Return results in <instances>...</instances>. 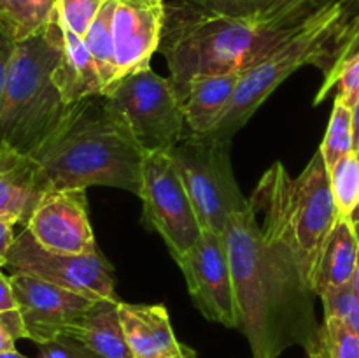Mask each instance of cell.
Segmentation results:
<instances>
[{
  "mask_svg": "<svg viewBox=\"0 0 359 358\" xmlns=\"http://www.w3.org/2000/svg\"><path fill=\"white\" fill-rule=\"evenodd\" d=\"M23 228L49 251L98 253L88 216L86 190H48Z\"/></svg>",
  "mask_w": 359,
  "mask_h": 358,
  "instance_id": "obj_13",
  "label": "cell"
},
{
  "mask_svg": "<svg viewBox=\"0 0 359 358\" xmlns=\"http://www.w3.org/2000/svg\"><path fill=\"white\" fill-rule=\"evenodd\" d=\"M11 272H25L93 300H119L114 270L100 251L95 255H69L42 248L27 228L16 235L6 262Z\"/></svg>",
  "mask_w": 359,
  "mask_h": 358,
  "instance_id": "obj_10",
  "label": "cell"
},
{
  "mask_svg": "<svg viewBox=\"0 0 359 358\" xmlns=\"http://www.w3.org/2000/svg\"><path fill=\"white\" fill-rule=\"evenodd\" d=\"M354 225V232H356V237H358V242H359V223H353Z\"/></svg>",
  "mask_w": 359,
  "mask_h": 358,
  "instance_id": "obj_44",
  "label": "cell"
},
{
  "mask_svg": "<svg viewBox=\"0 0 359 358\" xmlns=\"http://www.w3.org/2000/svg\"><path fill=\"white\" fill-rule=\"evenodd\" d=\"M14 153H16V151H14L13 147L7 146V144H4V142H0V168L6 165V161L9 160Z\"/></svg>",
  "mask_w": 359,
  "mask_h": 358,
  "instance_id": "obj_39",
  "label": "cell"
},
{
  "mask_svg": "<svg viewBox=\"0 0 359 358\" xmlns=\"http://www.w3.org/2000/svg\"><path fill=\"white\" fill-rule=\"evenodd\" d=\"M0 358H27V357L21 354L18 350H13V351H0Z\"/></svg>",
  "mask_w": 359,
  "mask_h": 358,
  "instance_id": "obj_41",
  "label": "cell"
},
{
  "mask_svg": "<svg viewBox=\"0 0 359 358\" xmlns=\"http://www.w3.org/2000/svg\"><path fill=\"white\" fill-rule=\"evenodd\" d=\"M14 48H16V42H14L13 39L7 37V35L0 30V109H2L4 97H6V86L7 79H9Z\"/></svg>",
  "mask_w": 359,
  "mask_h": 358,
  "instance_id": "obj_32",
  "label": "cell"
},
{
  "mask_svg": "<svg viewBox=\"0 0 359 358\" xmlns=\"http://www.w3.org/2000/svg\"><path fill=\"white\" fill-rule=\"evenodd\" d=\"M13 311H20L16 293H14L13 283H11V276H6L0 269V312Z\"/></svg>",
  "mask_w": 359,
  "mask_h": 358,
  "instance_id": "obj_35",
  "label": "cell"
},
{
  "mask_svg": "<svg viewBox=\"0 0 359 358\" xmlns=\"http://www.w3.org/2000/svg\"><path fill=\"white\" fill-rule=\"evenodd\" d=\"M48 190L37 161L16 151L0 168V218L25 227Z\"/></svg>",
  "mask_w": 359,
  "mask_h": 358,
  "instance_id": "obj_17",
  "label": "cell"
},
{
  "mask_svg": "<svg viewBox=\"0 0 359 358\" xmlns=\"http://www.w3.org/2000/svg\"><path fill=\"white\" fill-rule=\"evenodd\" d=\"M105 97L144 153H167L184 139V109L170 77L153 69L140 70Z\"/></svg>",
  "mask_w": 359,
  "mask_h": 358,
  "instance_id": "obj_8",
  "label": "cell"
},
{
  "mask_svg": "<svg viewBox=\"0 0 359 358\" xmlns=\"http://www.w3.org/2000/svg\"><path fill=\"white\" fill-rule=\"evenodd\" d=\"M333 93H335L337 100L344 102L351 109L356 105L359 100V56L342 67V70L337 76Z\"/></svg>",
  "mask_w": 359,
  "mask_h": 358,
  "instance_id": "obj_30",
  "label": "cell"
},
{
  "mask_svg": "<svg viewBox=\"0 0 359 358\" xmlns=\"http://www.w3.org/2000/svg\"><path fill=\"white\" fill-rule=\"evenodd\" d=\"M177 265L184 274L195 307L209 321L237 329L233 274L224 235L202 232Z\"/></svg>",
  "mask_w": 359,
  "mask_h": 358,
  "instance_id": "obj_11",
  "label": "cell"
},
{
  "mask_svg": "<svg viewBox=\"0 0 359 358\" xmlns=\"http://www.w3.org/2000/svg\"><path fill=\"white\" fill-rule=\"evenodd\" d=\"M356 56H359V39H358L356 42H354L353 46H351L349 51H347L346 55H344V58L340 60L339 67H337L335 72L332 74V77H330V79H326V81H323L321 88H319L318 95H316V98H314V105H319V104H323V102H325V100H328L330 95L333 93V86H335L337 76H339V72H340V70H342V67L346 65L347 62H351V60H353V58H356Z\"/></svg>",
  "mask_w": 359,
  "mask_h": 358,
  "instance_id": "obj_33",
  "label": "cell"
},
{
  "mask_svg": "<svg viewBox=\"0 0 359 358\" xmlns=\"http://www.w3.org/2000/svg\"><path fill=\"white\" fill-rule=\"evenodd\" d=\"M354 150V128H353V109L344 102H333V111L330 116L328 130L323 139L319 151L330 168L337 164L342 157Z\"/></svg>",
  "mask_w": 359,
  "mask_h": 358,
  "instance_id": "obj_26",
  "label": "cell"
},
{
  "mask_svg": "<svg viewBox=\"0 0 359 358\" xmlns=\"http://www.w3.org/2000/svg\"><path fill=\"white\" fill-rule=\"evenodd\" d=\"M353 286H354V291H356V295L359 297V255H358V265H356V272H354Z\"/></svg>",
  "mask_w": 359,
  "mask_h": 358,
  "instance_id": "obj_42",
  "label": "cell"
},
{
  "mask_svg": "<svg viewBox=\"0 0 359 358\" xmlns=\"http://www.w3.org/2000/svg\"><path fill=\"white\" fill-rule=\"evenodd\" d=\"M53 83L62 95L63 102L69 105L84 98L104 95V81L86 42L65 27L62 56L53 70Z\"/></svg>",
  "mask_w": 359,
  "mask_h": 358,
  "instance_id": "obj_18",
  "label": "cell"
},
{
  "mask_svg": "<svg viewBox=\"0 0 359 358\" xmlns=\"http://www.w3.org/2000/svg\"><path fill=\"white\" fill-rule=\"evenodd\" d=\"M41 357L39 358H72L69 346H67L65 337H60V339L53 340V343L41 344V351H39Z\"/></svg>",
  "mask_w": 359,
  "mask_h": 358,
  "instance_id": "obj_36",
  "label": "cell"
},
{
  "mask_svg": "<svg viewBox=\"0 0 359 358\" xmlns=\"http://www.w3.org/2000/svg\"><path fill=\"white\" fill-rule=\"evenodd\" d=\"M55 16V0H0V30L16 44L42 34Z\"/></svg>",
  "mask_w": 359,
  "mask_h": 358,
  "instance_id": "obj_21",
  "label": "cell"
},
{
  "mask_svg": "<svg viewBox=\"0 0 359 358\" xmlns=\"http://www.w3.org/2000/svg\"><path fill=\"white\" fill-rule=\"evenodd\" d=\"M224 241L237 300V329L252 358H279L293 346L305 347L321 323L316 291L293 263L263 239L251 204L228 218Z\"/></svg>",
  "mask_w": 359,
  "mask_h": 358,
  "instance_id": "obj_1",
  "label": "cell"
},
{
  "mask_svg": "<svg viewBox=\"0 0 359 358\" xmlns=\"http://www.w3.org/2000/svg\"><path fill=\"white\" fill-rule=\"evenodd\" d=\"M119 319L133 358H196L175 337L168 311L161 304H130L119 300Z\"/></svg>",
  "mask_w": 359,
  "mask_h": 358,
  "instance_id": "obj_15",
  "label": "cell"
},
{
  "mask_svg": "<svg viewBox=\"0 0 359 358\" xmlns=\"http://www.w3.org/2000/svg\"><path fill=\"white\" fill-rule=\"evenodd\" d=\"M312 2H314V6L318 7V9H321V7L337 6V4H340L342 0H312Z\"/></svg>",
  "mask_w": 359,
  "mask_h": 358,
  "instance_id": "obj_40",
  "label": "cell"
},
{
  "mask_svg": "<svg viewBox=\"0 0 359 358\" xmlns=\"http://www.w3.org/2000/svg\"><path fill=\"white\" fill-rule=\"evenodd\" d=\"M107 0H55V9L65 28L84 37Z\"/></svg>",
  "mask_w": 359,
  "mask_h": 358,
  "instance_id": "obj_28",
  "label": "cell"
},
{
  "mask_svg": "<svg viewBox=\"0 0 359 358\" xmlns=\"http://www.w3.org/2000/svg\"><path fill=\"white\" fill-rule=\"evenodd\" d=\"M167 154L184 183L202 230L224 235L228 218L249 206L231 168L230 139L189 132Z\"/></svg>",
  "mask_w": 359,
  "mask_h": 358,
  "instance_id": "obj_7",
  "label": "cell"
},
{
  "mask_svg": "<svg viewBox=\"0 0 359 358\" xmlns=\"http://www.w3.org/2000/svg\"><path fill=\"white\" fill-rule=\"evenodd\" d=\"M351 221H353V223H359V204L356 209H354V213L351 214Z\"/></svg>",
  "mask_w": 359,
  "mask_h": 358,
  "instance_id": "obj_43",
  "label": "cell"
},
{
  "mask_svg": "<svg viewBox=\"0 0 359 358\" xmlns=\"http://www.w3.org/2000/svg\"><path fill=\"white\" fill-rule=\"evenodd\" d=\"M139 199L144 206V225L161 235L172 258L179 262L203 230L184 183L167 153H146Z\"/></svg>",
  "mask_w": 359,
  "mask_h": 358,
  "instance_id": "obj_9",
  "label": "cell"
},
{
  "mask_svg": "<svg viewBox=\"0 0 359 358\" xmlns=\"http://www.w3.org/2000/svg\"><path fill=\"white\" fill-rule=\"evenodd\" d=\"M18 339H28L20 311L0 312V351L16 350Z\"/></svg>",
  "mask_w": 359,
  "mask_h": 358,
  "instance_id": "obj_31",
  "label": "cell"
},
{
  "mask_svg": "<svg viewBox=\"0 0 359 358\" xmlns=\"http://www.w3.org/2000/svg\"><path fill=\"white\" fill-rule=\"evenodd\" d=\"M49 190L112 186L139 197L144 153L107 97L70 104L55 132L30 154Z\"/></svg>",
  "mask_w": 359,
  "mask_h": 358,
  "instance_id": "obj_3",
  "label": "cell"
},
{
  "mask_svg": "<svg viewBox=\"0 0 359 358\" xmlns=\"http://www.w3.org/2000/svg\"><path fill=\"white\" fill-rule=\"evenodd\" d=\"M165 11L160 53L181 97L193 77L251 69L318 7L298 0L266 16L228 18L170 0Z\"/></svg>",
  "mask_w": 359,
  "mask_h": 358,
  "instance_id": "obj_2",
  "label": "cell"
},
{
  "mask_svg": "<svg viewBox=\"0 0 359 358\" xmlns=\"http://www.w3.org/2000/svg\"><path fill=\"white\" fill-rule=\"evenodd\" d=\"M359 255V242L349 218H337L332 232L319 253L314 272V291L318 297L333 288L353 283Z\"/></svg>",
  "mask_w": 359,
  "mask_h": 358,
  "instance_id": "obj_20",
  "label": "cell"
},
{
  "mask_svg": "<svg viewBox=\"0 0 359 358\" xmlns=\"http://www.w3.org/2000/svg\"><path fill=\"white\" fill-rule=\"evenodd\" d=\"M353 128H354V150H359V100L353 107Z\"/></svg>",
  "mask_w": 359,
  "mask_h": 358,
  "instance_id": "obj_38",
  "label": "cell"
},
{
  "mask_svg": "<svg viewBox=\"0 0 359 358\" xmlns=\"http://www.w3.org/2000/svg\"><path fill=\"white\" fill-rule=\"evenodd\" d=\"M165 6V0H118L114 13L118 79L114 88L125 77L151 69V58L160 51L163 37Z\"/></svg>",
  "mask_w": 359,
  "mask_h": 358,
  "instance_id": "obj_14",
  "label": "cell"
},
{
  "mask_svg": "<svg viewBox=\"0 0 359 358\" xmlns=\"http://www.w3.org/2000/svg\"><path fill=\"white\" fill-rule=\"evenodd\" d=\"M245 70L193 77L182 91L186 125L189 132L205 135L224 118Z\"/></svg>",
  "mask_w": 359,
  "mask_h": 358,
  "instance_id": "obj_16",
  "label": "cell"
},
{
  "mask_svg": "<svg viewBox=\"0 0 359 358\" xmlns=\"http://www.w3.org/2000/svg\"><path fill=\"white\" fill-rule=\"evenodd\" d=\"M65 340H67V346H69L70 353H72V358H102V357H98V354H95L93 351L86 350V347H84L83 344L77 343V340L69 339V337H65Z\"/></svg>",
  "mask_w": 359,
  "mask_h": 358,
  "instance_id": "obj_37",
  "label": "cell"
},
{
  "mask_svg": "<svg viewBox=\"0 0 359 358\" xmlns=\"http://www.w3.org/2000/svg\"><path fill=\"white\" fill-rule=\"evenodd\" d=\"M16 223L6 218H0V269L6 267L7 255H9L11 248H13L14 241H16V232H14Z\"/></svg>",
  "mask_w": 359,
  "mask_h": 358,
  "instance_id": "obj_34",
  "label": "cell"
},
{
  "mask_svg": "<svg viewBox=\"0 0 359 358\" xmlns=\"http://www.w3.org/2000/svg\"><path fill=\"white\" fill-rule=\"evenodd\" d=\"M63 27L58 13L42 34L14 48L9 79L0 109V142L30 157L62 123L65 104L53 83L62 56Z\"/></svg>",
  "mask_w": 359,
  "mask_h": 358,
  "instance_id": "obj_5",
  "label": "cell"
},
{
  "mask_svg": "<svg viewBox=\"0 0 359 358\" xmlns=\"http://www.w3.org/2000/svg\"><path fill=\"white\" fill-rule=\"evenodd\" d=\"M304 350L305 358H359V336L342 319L325 316Z\"/></svg>",
  "mask_w": 359,
  "mask_h": 358,
  "instance_id": "obj_23",
  "label": "cell"
},
{
  "mask_svg": "<svg viewBox=\"0 0 359 358\" xmlns=\"http://www.w3.org/2000/svg\"><path fill=\"white\" fill-rule=\"evenodd\" d=\"M249 204L263 239L286 256L314 290L319 253L339 218L321 151H316L297 178L283 161H276L259 178Z\"/></svg>",
  "mask_w": 359,
  "mask_h": 358,
  "instance_id": "obj_4",
  "label": "cell"
},
{
  "mask_svg": "<svg viewBox=\"0 0 359 358\" xmlns=\"http://www.w3.org/2000/svg\"><path fill=\"white\" fill-rule=\"evenodd\" d=\"M205 13L228 18H258L273 14L298 0H182Z\"/></svg>",
  "mask_w": 359,
  "mask_h": 358,
  "instance_id": "obj_27",
  "label": "cell"
},
{
  "mask_svg": "<svg viewBox=\"0 0 359 358\" xmlns=\"http://www.w3.org/2000/svg\"><path fill=\"white\" fill-rule=\"evenodd\" d=\"M330 186L339 216L349 218L359 204V150H353L330 168Z\"/></svg>",
  "mask_w": 359,
  "mask_h": 358,
  "instance_id": "obj_25",
  "label": "cell"
},
{
  "mask_svg": "<svg viewBox=\"0 0 359 358\" xmlns=\"http://www.w3.org/2000/svg\"><path fill=\"white\" fill-rule=\"evenodd\" d=\"M118 0H107L100 13L93 20L84 35L88 49L95 60L102 81H104V97L114 88L118 79V62H116L114 46V13Z\"/></svg>",
  "mask_w": 359,
  "mask_h": 358,
  "instance_id": "obj_22",
  "label": "cell"
},
{
  "mask_svg": "<svg viewBox=\"0 0 359 358\" xmlns=\"http://www.w3.org/2000/svg\"><path fill=\"white\" fill-rule=\"evenodd\" d=\"M11 283L28 339L39 346L65 336L97 302L25 272H11Z\"/></svg>",
  "mask_w": 359,
  "mask_h": 358,
  "instance_id": "obj_12",
  "label": "cell"
},
{
  "mask_svg": "<svg viewBox=\"0 0 359 358\" xmlns=\"http://www.w3.org/2000/svg\"><path fill=\"white\" fill-rule=\"evenodd\" d=\"M337 7L340 9V18L326 46V58L321 69L325 81L335 72L340 60L359 39V0H342Z\"/></svg>",
  "mask_w": 359,
  "mask_h": 358,
  "instance_id": "obj_24",
  "label": "cell"
},
{
  "mask_svg": "<svg viewBox=\"0 0 359 358\" xmlns=\"http://www.w3.org/2000/svg\"><path fill=\"white\" fill-rule=\"evenodd\" d=\"M339 18L340 9L337 6L321 7L245 70L230 109L209 135L231 140V135L248 123L256 109L294 70L304 65H314L321 70L326 46Z\"/></svg>",
  "mask_w": 359,
  "mask_h": 358,
  "instance_id": "obj_6",
  "label": "cell"
},
{
  "mask_svg": "<svg viewBox=\"0 0 359 358\" xmlns=\"http://www.w3.org/2000/svg\"><path fill=\"white\" fill-rule=\"evenodd\" d=\"M319 298L325 307V316L342 319L359 336V297L354 291L353 283L328 290Z\"/></svg>",
  "mask_w": 359,
  "mask_h": 358,
  "instance_id": "obj_29",
  "label": "cell"
},
{
  "mask_svg": "<svg viewBox=\"0 0 359 358\" xmlns=\"http://www.w3.org/2000/svg\"><path fill=\"white\" fill-rule=\"evenodd\" d=\"M119 300H97L63 337L77 340L102 358H133L118 311Z\"/></svg>",
  "mask_w": 359,
  "mask_h": 358,
  "instance_id": "obj_19",
  "label": "cell"
}]
</instances>
